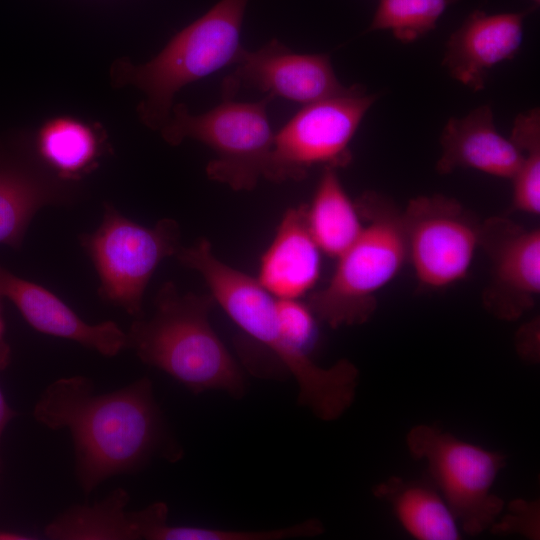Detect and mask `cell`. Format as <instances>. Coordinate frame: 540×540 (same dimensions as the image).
I'll list each match as a JSON object with an SVG mask.
<instances>
[{
    "instance_id": "obj_1",
    "label": "cell",
    "mask_w": 540,
    "mask_h": 540,
    "mask_svg": "<svg viewBox=\"0 0 540 540\" xmlns=\"http://www.w3.org/2000/svg\"><path fill=\"white\" fill-rule=\"evenodd\" d=\"M33 416L49 429L70 431L75 475L85 495L113 476L140 471L155 457H181L148 377L101 394L87 377L59 378L44 389Z\"/></svg>"
},
{
    "instance_id": "obj_2",
    "label": "cell",
    "mask_w": 540,
    "mask_h": 540,
    "mask_svg": "<svg viewBox=\"0 0 540 540\" xmlns=\"http://www.w3.org/2000/svg\"><path fill=\"white\" fill-rule=\"evenodd\" d=\"M175 256L202 276L214 301L232 321L269 349L295 378L300 405L324 421L336 420L350 408L359 383L357 367L346 359L322 367L291 344L279 322L276 298L256 278L222 262L205 238L181 246Z\"/></svg>"
},
{
    "instance_id": "obj_3",
    "label": "cell",
    "mask_w": 540,
    "mask_h": 540,
    "mask_svg": "<svg viewBox=\"0 0 540 540\" xmlns=\"http://www.w3.org/2000/svg\"><path fill=\"white\" fill-rule=\"evenodd\" d=\"M214 303L211 294H181L166 282L156 295L153 315L138 318L125 333V348L193 393L222 390L242 397L244 375L210 323Z\"/></svg>"
},
{
    "instance_id": "obj_4",
    "label": "cell",
    "mask_w": 540,
    "mask_h": 540,
    "mask_svg": "<svg viewBox=\"0 0 540 540\" xmlns=\"http://www.w3.org/2000/svg\"><path fill=\"white\" fill-rule=\"evenodd\" d=\"M249 0H220L176 33L142 64L116 60L112 84L133 86L143 94L137 113L144 125L160 131L170 118L174 97L188 84L235 64L243 47L242 23Z\"/></svg>"
},
{
    "instance_id": "obj_5",
    "label": "cell",
    "mask_w": 540,
    "mask_h": 540,
    "mask_svg": "<svg viewBox=\"0 0 540 540\" xmlns=\"http://www.w3.org/2000/svg\"><path fill=\"white\" fill-rule=\"evenodd\" d=\"M367 224L337 258L327 285L310 296L315 316L332 328L366 322L376 307V294L407 260L402 214L373 192L356 201Z\"/></svg>"
},
{
    "instance_id": "obj_6",
    "label": "cell",
    "mask_w": 540,
    "mask_h": 540,
    "mask_svg": "<svg viewBox=\"0 0 540 540\" xmlns=\"http://www.w3.org/2000/svg\"><path fill=\"white\" fill-rule=\"evenodd\" d=\"M272 99L269 95L258 102L223 99L202 114L178 103L160 133L173 146L185 139L205 144L215 153L206 166L207 177L235 191H250L264 176L273 145L275 133L267 115Z\"/></svg>"
},
{
    "instance_id": "obj_7",
    "label": "cell",
    "mask_w": 540,
    "mask_h": 540,
    "mask_svg": "<svg viewBox=\"0 0 540 540\" xmlns=\"http://www.w3.org/2000/svg\"><path fill=\"white\" fill-rule=\"evenodd\" d=\"M410 454L426 465L430 483L444 498L461 530L478 535L504 510L493 485L506 456L461 439L436 426L418 424L406 436Z\"/></svg>"
},
{
    "instance_id": "obj_8",
    "label": "cell",
    "mask_w": 540,
    "mask_h": 540,
    "mask_svg": "<svg viewBox=\"0 0 540 540\" xmlns=\"http://www.w3.org/2000/svg\"><path fill=\"white\" fill-rule=\"evenodd\" d=\"M179 224L165 218L153 227L140 225L112 204L104 206L100 226L79 237L99 277V296L141 318L145 289L158 265L181 248Z\"/></svg>"
},
{
    "instance_id": "obj_9",
    "label": "cell",
    "mask_w": 540,
    "mask_h": 540,
    "mask_svg": "<svg viewBox=\"0 0 540 540\" xmlns=\"http://www.w3.org/2000/svg\"><path fill=\"white\" fill-rule=\"evenodd\" d=\"M377 98L353 85L342 95L304 105L274 134L263 178L275 183L301 181L314 166H347L352 139Z\"/></svg>"
},
{
    "instance_id": "obj_10",
    "label": "cell",
    "mask_w": 540,
    "mask_h": 540,
    "mask_svg": "<svg viewBox=\"0 0 540 540\" xmlns=\"http://www.w3.org/2000/svg\"><path fill=\"white\" fill-rule=\"evenodd\" d=\"M407 259L427 288H443L467 275L480 245V229L463 206L443 195L419 196L402 213Z\"/></svg>"
},
{
    "instance_id": "obj_11",
    "label": "cell",
    "mask_w": 540,
    "mask_h": 540,
    "mask_svg": "<svg viewBox=\"0 0 540 540\" xmlns=\"http://www.w3.org/2000/svg\"><path fill=\"white\" fill-rule=\"evenodd\" d=\"M234 65L223 81V99H234L248 88L307 105L351 88L338 80L329 55L296 53L276 39L255 51L243 48Z\"/></svg>"
},
{
    "instance_id": "obj_12",
    "label": "cell",
    "mask_w": 540,
    "mask_h": 540,
    "mask_svg": "<svg viewBox=\"0 0 540 540\" xmlns=\"http://www.w3.org/2000/svg\"><path fill=\"white\" fill-rule=\"evenodd\" d=\"M490 256L491 282L484 294L496 317L514 320L529 310L540 292V231L494 218L480 229V245Z\"/></svg>"
},
{
    "instance_id": "obj_13",
    "label": "cell",
    "mask_w": 540,
    "mask_h": 540,
    "mask_svg": "<svg viewBox=\"0 0 540 540\" xmlns=\"http://www.w3.org/2000/svg\"><path fill=\"white\" fill-rule=\"evenodd\" d=\"M81 196L78 182L58 176L34 151L0 145V244L22 246L28 226L45 206H68Z\"/></svg>"
},
{
    "instance_id": "obj_14",
    "label": "cell",
    "mask_w": 540,
    "mask_h": 540,
    "mask_svg": "<svg viewBox=\"0 0 540 540\" xmlns=\"http://www.w3.org/2000/svg\"><path fill=\"white\" fill-rule=\"evenodd\" d=\"M535 7L520 12L470 13L446 43L442 65L449 75L475 92L483 90L488 72L517 55L525 18Z\"/></svg>"
},
{
    "instance_id": "obj_15",
    "label": "cell",
    "mask_w": 540,
    "mask_h": 540,
    "mask_svg": "<svg viewBox=\"0 0 540 540\" xmlns=\"http://www.w3.org/2000/svg\"><path fill=\"white\" fill-rule=\"evenodd\" d=\"M9 299L35 330L75 341L112 357L126 345V334L112 321L88 324L54 293L0 265V297Z\"/></svg>"
},
{
    "instance_id": "obj_16",
    "label": "cell",
    "mask_w": 540,
    "mask_h": 540,
    "mask_svg": "<svg viewBox=\"0 0 540 540\" xmlns=\"http://www.w3.org/2000/svg\"><path fill=\"white\" fill-rule=\"evenodd\" d=\"M441 156L436 164L441 174L455 169H475L512 179L524 153L496 129L489 105L470 111L462 118L451 117L440 137Z\"/></svg>"
},
{
    "instance_id": "obj_17",
    "label": "cell",
    "mask_w": 540,
    "mask_h": 540,
    "mask_svg": "<svg viewBox=\"0 0 540 540\" xmlns=\"http://www.w3.org/2000/svg\"><path fill=\"white\" fill-rule=\"evenodd\" d=\"M321 250L306 222V205L289 208L261 257L258 282L277 299H299L317 283Z\"/></svg>"
},
{
    "instance_id": "obj_18",
    "label": "cell",
    "mask_w": 540,
    "mask_h": 540,
    "mask_svg": "<svg viewBox=\"0 0 540 540\" xmlns=\"http://www.w3.org/2000/svg\"><path fill=\"white\" fill-rule=\"evenodd\" d=\"M402 528L419 540H458L461 528L452 510L431 483L390 477L374 488Z\"/></svg>"
},
{
    "instance_id": "obj_19",
    "label": "cell",
    "mask_w": 540,
    "mask_h": 540,
    "mask_svg": "<svg viewBox=\"0 0 540 540\" xmlns=\"http://www.w3.org/2000/svg\"><path fill=\"white\" fill-rule=\"evenodd\" d=\"M128 502V493L117 488L98 503L69 508L44 533L56 540H143L144 508L128 511Z\"/></svg>"
},
{
    "instance_id": "obj_20",
    "label": "cell",
    "mask_w": 540,
    "mask_h": 540,
    "mask_svg": "<svg viewBox=\"0 0 540 540\" xmlns=\"http://www.w3.org/2000/svg\"><path fill=\"white\" fill-rule=\"evenodd\" d=\"M35 150L58 176L79 182L97 165L104 150L100 130L71 116L46 121L35 137Z\"/></svg>"
},
{
    "instance_id": "obj_21",
    "label": "cell",
    "mask_w": 540,
    "mask_h": 540,
    "mask_svg": "<svg viewBox=\"0 0 540 540\" xmlns=\"http://www.w3.org/2000/svg\"><path fill=\"white\" fill-rule=\"evenodd\" d=\"M306 222L321 252L336 259L363 230L362 215L343 188L335 168H323L312 201L306 205Z\"/></svg>"
},
{
    "instance_id": "obj_22",
    "label": "cell",
    "mask_w": 540,
    "mask_h": 540,
    "mask_svg": "<svg viewBox=\"0 0 540 540\" xmlns=\"http://www.w3.org/2000/svg\"><path fill=\"white\" fill-rule=\"evenodd\" d=\"M458 0H379L367 31H390L411 43L435 29L446 9Z\"/></svg>"
},
{
    "instance_id": "obj_23",
    "label": "cell",
    "mask_w": 540,
    "mask_h": 540,
    "mask_svg": "<svg viewBox=\"0 0 540 540\" xmlns=\"http://www.w3.org/2000/svg\"><path fill=\"white\" fill-rule=\"evenodd\" d=\"M276 307L282 331L288 341L309 353L316 336L314 313L298 299H277Z\"/></svg>"
},
{
    "instance_id": "obj_24",
    "label": "cell",
    "mask_w": 540,
    "mask_h": 540,
    "mask_svg": "<svg viewBox=\"0 0 540 540\" xmlns=\"http://www.w3.org/2000/svg\"><path fill=\"white\" fill-rule=\"evenodd\" d=\"M513 207L530 215L540 213V148L524 152L516 173L512 177Z\"/></svg>"
},
{
    "instance_id": "obj_25",
    "label": "cell",
    "mask_w": 540,
    "mask_h": 540,
    "mask_svg": "<svg viewBox=\"0 0 540 540\" xmlns=\"http://www.w3.org/2000/svg\"><path fill=\"white\" fill-rule=\"evenodd\" d=\"M536 502L517 499L510 503L508 513L491 527L497 533H520L527 537L539 535V509Z\"/></svg>"
},
{
    "instance_id": "obj_26",
    "label": "cell",
    "mask_w": 540,
    "mask_h": 540,
    "mask_svg": "<svg viewBox=\"0 0 540 540\" xmlns=\"http://www.w3.org/2000/svg\"><path fill=\"white\" fill-rule=\"evenodd\" d=\"M510 140L524 153L540 148V110L532 108L520 113L512 128Z\"/></svg>"
},
{
    "instance_id": "obj_27",
    "label": "cell",
    "mask_w": 540,
    "mask_h": 540,
    "mask_svg": "<svg viewBox=\"0 0 540 540\" xmlns=\"http://www.w3.org/2000/svg\"><path fill=\"white\" fill-rule=\"evenodd\" d=\"M10 347L9 345L3 340L0 341V371L5 369L9 362H10ZM17 415V413L11 409V407L8 405L4 394L0 388V444L3 432L7 426V424ZM0 466H1V459H0Z\"/></svg>"
},
{
    "instance_id": "obj_28",
    "label": "cell",
    "mask_w": 540,
    "mask_h": 540,
    "mask_svg": "<svg viewBox=\"0 0 540 540\" xmlns=\"http://www.w3.org/2000/svg\"><path fill=\"white\" fill-rule=\"evenodd\" d=\"M22 539H30V537H28L27 535L20 534V533L0 530V540H22Z\"/></svg>"
},
{
    "instance_id": "obj_29",
    "label": "cell",
    "mask_w": 540,
    "mask_h": 540,
    "mask_svg": "<svg viewBox=\"0 0 540 540\" xmlns=\"http://www.w3.org/2000/svg\"><path fill=\"white\" fill-rule=\"evenodd\" d=\"M4 332H5V323L1 314V307H0V341L3 340Z\"/></svg>"
},
{
    "instance_id": "obj_30",
    "label": "cell",
    "mask_w": 540,
    "mask_h": 540,
    "mask_svg": "<svg viewBox=\"0 0 540 540\" xmlns=\"http://www.w3.org/2000/svg\"><path fill=\"white\" fill-rule=\"evenodd\" d=\"M531 1L534 3L535 6H536V5L538 6L539 3H540V0H531Z\"/></svg>"
}]
</instances>
